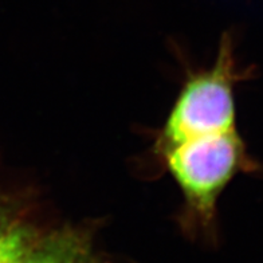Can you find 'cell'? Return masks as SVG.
<instances>
[{"mask_svg": "<svg viewBox=\"0 0 263 263\" xmlns=\"http://www.w3.org/2000/svg\"><path fill=\"white\" fill-rule=\"evenodd\" d=\"M240 71L234 41L223 34L212 65L185 69L165 120L149 135L146 168L176 184L179 220L190 232H212L226 188L256 168L236 129L234 90L245 78Z\"/></svg>", "mask_w": 263, "mask_h": 263, "instance_id": "cell-1", "label": "cell"}, {"mask_svg": "<svg viewBox=\"0 0 263 263\" xmlns=\"http://www.w3.org/2000/svg\"><path fill=\"white\" fill-rule=\"evenodd\" d=\"M39 200L31 188L0 190V263L22 251L46 226Z\"/></svg>", "mask_w": 263, "mask_h": 263, "instance_id": "cell-3", "label": "cell"}, {"mask_svg": "<svg viewBox=\"0 0 263 263\" xmlns=\"http://www.w3.org/2000/svg\"><path fill=\"white\" fill-rule=\"evenodd\" d=\"M3 263H104L93 235L81 226H46L31 242Z\"/></svg>", "mask_w": 263, "mask_h": 263, "instance_id": "cell-2", "label": "cell"}]
</instances>
